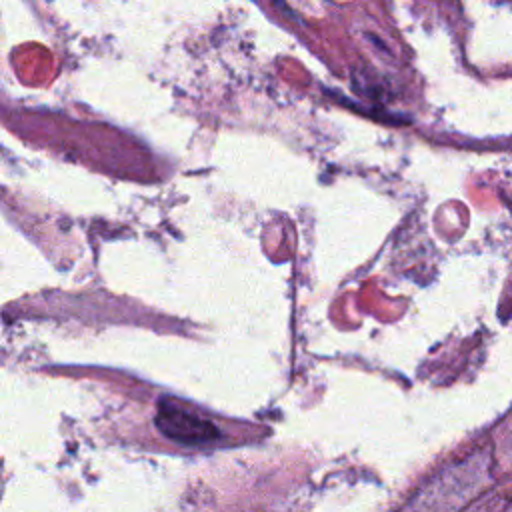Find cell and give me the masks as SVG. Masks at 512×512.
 Instances as JSON below:
<instances>
[{
    "mask_svg": "<svg viewBox=\"0 0 512 512\" xmlns=\"http://www.w3.org/2000/svg\"><path fill=\"white\" fill-rule=\"evenodd\" d=\"M154 422L166 438L188 446L208 444L220 438V430L210 420L188 412L172 400L158 402Z\"/></svg>",
    "mask_w": 512,
    "mask_h": 512,
    "instance_id": "6da1fadb",
    "label": "cell"
}]
</instances>
